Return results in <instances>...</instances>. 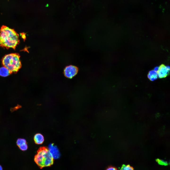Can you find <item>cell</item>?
<instances>
[{
	"mask_svg": "<svg viewBox=\"0 0 170 170\" xmlns=\"http://www.w3.org/2000/svg\"><path fill=\"white\" fill-rule=\"evenodd\" d=\"M11 73L9 70L6 67L4 66L0 68V76L6 77Z\"/></svg>",
	"mask_w": 170,
	"mask_h": 170,
	"instance_id": "cell-8",
	"label": "cell"
},
{
	"mask_svg": "<svg viewBox=\"0 0 170 170\" xmlns=\"http://www.w3.org/2000/svg\"><path fill=\"white\" fill-rule=\"evenodd\" d=\"M106 170H117L115 167L111 166L108 168Z\"/></svg>",
	"mask_w": 170,
	"mask_h": 170,
	"instance_id": "cell-14",
	"label": "cell"
},
{
	"mask_svg": "<svg viewBox=\"0 0 170 170\" xmlns=\"http://www.w3.org/2000/svg\"><path fill=\"white\" fill-rule=\"evenodd\" d=\"M18 147L20 149L23 151L26 150L28 148V146L26 143L20 145Z\"/></svg>",
	"mask_w": 170,
	"mask_h": 170,
	"instance_id": "cell-13",
	"label": "cell"
},
{
	"mask_svg": "<svg viewBox=\"0 0 170 170\" xmlns=\"http://www.w3.org/2000/svg\"><path fill=\"white\" fill-rule=\"evenodd\" d=\"M17 144L18 146L21 145L23 144L26 143V140L22 138H19L17 140Z\"/></svg>",
	"mask_w": 170,
	"mask_h": 170,
	"instance_id": "cell-11",
	"label": "cell"
},
{
	"mask_svg": "<svg viewBox=\"0 0 170 170\" xmlns=\"http://www.w3.org/2000/svg\"><path fill=\"white\" fill-rule=\"evenodd\" d=\"M156 161L159 164L161 165L167 166L168 164L167 162L158 159H157Z\"/></svg>",
	"mask_w": 170,
	"mask_h": 170,
	"instance_id": "cell-12",
	"label": "cell"
},
{
	"mask_svg": "<svg viewBox=\"0 0 170 170\" xmlns=\"http://www.w3.org/2000/svg\"><path fill=\"white\" fill-rule=\"evenodd\" d=\"M157 74L158 76L160 78H162L166 77L169 74L170 68L168 66H166L162 64L159 67L155 68Z\"/></svg>",
	"mask_w": 170,
	"mask_h": 170,
	"instance_id": "cell-5",
	"label": "cell"
},
{
	"mask_svg": "<svg viewBox=\"0 0 170 170\" xmlns=\"http://www.w3.org/2000/svg\"><path fill=\"white\" fill-rule=\"evenodd\" d=\"M158 77L157 73L155 70L149 71L148 75V78L151 81H153L156 79Z\"/></svg>",
	"mask_w": 170,
	"mask_h": 170,
	"instance_id": "cell-9",
	"label": "cell"
},
{
	"mask_svg": "<svg viewBox=\"0 0 170 170\" xmlns=\"http://www.w3.org/2000/svg\"><path fill=\"white\" fill-rule=\"evenodd\" d=\"M34 139L36 144H41L44 141V138L43 136L40 133L36 134L34 136Z\"/></svg>",
	"mask_w": 170,
	"mask_h": 170,
	"instance_id": "cell-7",
	"label": "cell"
},
{
	"mask_svg": "<svg viewBox=\"0 0 170 170\" xmlns=\"http://www.w3.org/2000/svg\"><path fill=\"white\" fill-rule=\"evenodd\" d=\"M20 57L18 53L6 55L2 58V64L9 70L11 73L16 72L21 66Z\"/></svg>",
	"mask_w": 170,
	"mask_h": 170,
	"instance_id": "cell-3",
	"label": "cell"
},
{
	"mask_svg": "<svg viewBox=\"0 0 170 170\" xmlns=\"http://www.w3.org/2000/svg\"><path fill=\"white\" fill-rule=\"evenodd\" d=\"M78 68L76 66L70 65L66 66L64 68V73L67 78L72 79L77 73Z\"/></svg>",
	"mask_w": 170,
	"mask_h": 170,
	"instance_id": "cell-4",
	"label": "cell"
},
{
	"mask_svg": "<svg viewBox=\"0 0 170 170\" xmlns=\"http://www.w3.org/2000/svg\"><path fill=\"white\" fill-rule=\"evenodd\" d=\"M0 170H3V168L2 166L0 165Z\"/></svg>",
	"mask_w": 170,
	"mask_h": 170,
	"instance_id": "cell-15",
	"label": "cell"
},
{
	"mask_svg": "<svg viewBox=\"0 0 170 170\" xmlns=\"http://www.w3.org/2000/svg\"><path fill=\"white\" fill-rule=\"evenodd\" d=\"M20 42L18 34L14 29L5 26H2L0 30V46L8 49L15 50Z\"/></svg>",
	"mask_w": 170,
	"mask_h": 170,
	"instance_id": "cell-1",
	"label": "cell"
},
{
	"mask_svg": "<svg viewBox=\"0 0 170 170\" xmlns=\"http://www.w3.org/2000/svg\"><path fill=\"white\" fill-rule=\"evenodd\" d=\"M34 160L41 169L44 167L50 166L54 163V158L48 148L45 147H40L34 156Z\"/></svg>",
	"mask_w": 170,
	"mask_h": 170,
	"instance_id": "cell-2",
	"label": "cell"
},
{
	"mask_svg": "<svg viewBox=\"0 0 170 170\" xmlns=\"http://www.w3.org/2000/svg\"><path fill=\"white\" fill-rule=\"evenodd\" d=\"M119 170H134V169L129 165H123Z\"/></svg>",
	"mask_w": 170,
	"mask_h": 170,
	"instance_id": "cell-10",
	"label": "cell"
},
{
	"mask_svg": "<svg viewBox=\"0 0 170 170\" xmlns=\"http://www.w3.org/2000/svg\"><path fill=\"white\" fill-rule=\"evenodd\" d=\"M48 149L53 158L58 159L60 157V154L58 149L53 144H50Z\"/></svg>",
	"mask_w": 170,
	"mask_h": 170,
	"instance_id": "cell-6",
	"label": "cell"
}]
</instances>
